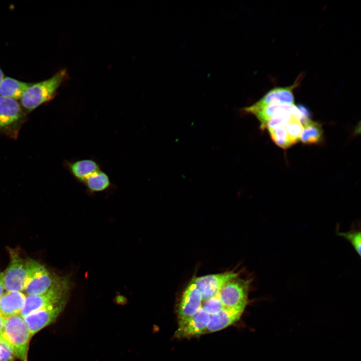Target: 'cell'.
Masks as SVG:
<instances>
[{"instance_id": "9", "label": "cell", "mask_w": 361, "mask_h": 361, "mask_svg": "<svg viewBox=\"0 0 361 361\" xmlns=\"http://www.w3.org/2000/svg\"><path fill=\"white\" fill-rule=\"evenodd\" d=\"M239 276L238 272L231 271L196 277L193 281L200 290L204 302L216 295L228 281Z\"/></svg>"}, {"instance_id": "13", "label": "cell", "mask_w": 361, "mask_h": 361, "mask_svg": "<svg viewBox=\"0 0 361 361\" xmlns=\"http://www.w3.org/2000/svg\"><path fill=\"white\" fill-rule=\"evenodd\" d=\"M246 306L224 307L219 313L211 315L206 332H214L231 325L240 319Z\"/></svg>"}, {"instance_id": "19", "label": "cell", "mask_w": 361, "mask_h": 361, "mask_svg": "<svg viewBox=\"0 0 361 361\" xmlns=\"http://www.w3.org/2000/svg\"><path fill=\"white\" fill-rule=\"evenodd\" d=\"M302 126L303 129L299 140L303 143L314 144L321 141L323 131L320 124L310 120Z\"/></svg>"}, {"instance_id": "1", "label": "cell", "mask_w": 361, "mask_h": 361, "mask_svg": "<svg viewBox=\"0 0 361 361\" xmlns=\"http://www.w3.org/2000/svg\"><path fill=\"white\" fill-rule=\"evenodd\" d=\"M67 77L66 70L63 69L47 80L31 84L20 99L24 109L30 112L42 104L52 100L55 96L57 90Z\"/></svg>"}, {"instance_id": "5", "label": "cell", "mask_w": 361, "mask_h": 361, "mask_svg": "<svg viewBox=\"0 0 361 361\" xmlns=\"http://www.w3.org/2000/svg\"><path fill=\"white\" fill-rule=\"evenodd\" d=\"M72 286V282L69 277L63 283L47 292L38 295H26L20 315L24 318L44 307L62 301H68Z\"/></svg>"}, {"instance_id": "3", "label": "cell", "mask_w": 361, "mask_h": 361, "mask_svg": "<svg viewBox=\"0 0 361 361\" xmlns=\"http://www.w3.org/2000/svg\"><path fill=\"white\" fill-rule=\"evenodd\" d=\"M29 274L24 290L26 295L45 293L58 286L69 276H59L44 265L32 258H28Z\"/></svg>"}, {"instance_id": "11", "label": "cell", "mask_w": 361, "mask_h": 361, "mask_svg": "<svg viewBox=\"0 0 361 361\" xmlns=\"http://www.w3.org/2000/svg\"><path fill=\"white\" fill-rule=\"evenodd\" d=\"M211 315L202 307L193 315L178 321L174 335L176 338H190L206 332Z\"/></svg>"}, {"instance_id": "4", "label": "cell", "mask_w": 361, "mask_h": 361, "mask_svg": "<svg viewBox=\"0 0 361 361\" xmlns=\"http://www.w3.org/2000/svg\"><path fill=\"white\" fill-rule=\"evenodd\" d=\"M26 120V113L16 100L0 96V135L17 139Z\"/></svg>"}, {"instance_id": "17", "label": "cell", "mask_w": 361, "mask_h": 361, "mask_svg": "<svg viewBox=\"0 0 361 361\" xmlns=\"http://www.w3.org/2000/svg\"><path fill=\"white\" fill-rule=\"evenodd\" d=\"M283 111L298 113L299 111L294 104L273 103L255 112L254 115L260 122L261 129L264 130L267 122L273 117Z\"/></svg>"}, {"instance_id": "23", "label": "cell", "mask_w": 361, "mask_h": 361, "mask_svg": "<svg viewBox=\"0 0 361 361\" xmlns=\"http://www.w3.org/2000/svg\"><path fill=\"white\" fill-rule=\"evenodd\" d=\"M15 357L10 346L0 337V361H14Z\"/></svg>"}, {"instance_id": "16", "label": "cell", "mask_w": 361, "mask_h": 361, "mask_svg": "<svg viewBox=\"0 0 361 361\" xmlns=\"http://www.w3.org/2000/svg\"><path fill=\"white\" fill-rule=\"evenodd\" d=\"M90 194L102 193L113 188V184L108 174L102 168L88 177L82 184Z\"/></svg>"}, {"instance_id": "8", "label": "cell", "mask_w": 361, "mask_h": 361, "mask_svg": "<svg viewBox=\"0 0 361 361\" xmlns=\"http://www.w3.org/2000/svg\"><path fill=\"white\" fill-rule=\"evenodd\" d=\"M68 301H62L37 310L24 318L32 336L54 322L64 310Z\"/></svg>"}, {"instance_id": "21", "label": "cell", "mask_w": 361, "mask_h": 361, "mask_svg": "<svg viewBox=\"0 0 361 361\" xmlns=\"http://www.w3.org/2000/svg\"><path fill=\"white\" fill-rule=\"evenodd\" d=\"M338 236L343 237L351 244L354 249L360 256L361 254V236L360 230L351 229L350 231L342 232L336 231Z\"/></svg>"}, {"instance_id": "10", "label": "cell", "mask_w": 361, "mask_h": 361, "mask_svg": "<svg viewBox=\"0 0 361 361\" xmlns=\"http://www.w3.org/2000/svg\"><path fill=\"white\" fill-rule=\"evenodd\" d=\"M299 76L293 85L284 87L274 88L268 92L254 104L246 107L244 111L254 114L255 112L273 103L294 104L293 90L299 84Z\"/></svg>"}, {"instance_id": "12", "label": "cell", "mask_w": 361, "mask_h": 361, "mask_svg": "<svg viewBox=\"0 0 361 361\" xmlns=\"http://www.w3.org/2000/svg\"><path fill=\"white\" fill-rule=\"evenodd\" d=\"M201 293L192 281L183 293L177 307L178 321L187 319L195 314L202 306Z\"/></svg>"}, {"instance_id": "15", "label": "cell", "mask_w": 361, "mask_h": 361, "mask_svg": "<svg viewBox=\"0 0 361 361\" xmlns=\"http://www.w3.org/2000/svg\"><path fill=\"white\" fill-rule=\"evenodd\" d=\"M26 295L23 292L6 291L0 297V315L7 318L20 314Z\"/></svg>"}, {"instance_id": "26", "label": "cell", "mask_w": 361, "mask_h": 361, "mask_svg": "<svg viewBox=\"0 0 361 361\" xmlns=\"http://www.w3.org/2000/svg\"><path fill=\"white\" fill-rule=\"evenodd\" d=\"M4 78V75L3 72L0 68V83H1L2 81L3 80V79Z\"/></svg>"}, {"instance_id": "25", "label": "cell", "mask_w": 361, "mask_h": 361, "mask_svg": "<svg viewBox=\"0 0 361 361\" xmlns=\"http://www.w3.org/2000/svg\"><path fill=\"white\" fill-rule=\"evenodd\" d=\"M5 322V318L0 315V335L2 332Z\"/></svg>"}, {"instance_id": "6", "label": "cell", "mask_w": 361, "mask_h": 361, "mask_svg": "<svg viewBox=\"0 0 361 361\" xmlns=\"http://www.w3.org/2000/svg\"><path fill=\"white\" fill-rule=\"evenodd\" d=\"M8 250L10 260L3 272L5 291L23 292L29 274L28 258L22 257L15 250L11 248Z\"/></svg>"}, {"instance_id": "14", "label": "cell", "mask_w": 361, "mask_h": 361, "mask_svg": "<svg viewBox=\"0 0 361 361\" xmlns=\"http://www.w3.org/2000/svg\"><path fill=\"white\" fill-rule=\"evenodd\" d=\"M65 165L76 182L82 185L92 173L102 168L97 160L91 158L67 160Z\"/></svg>"}, {"instance_id": "20", "label": "cell", "mask_w": 361, "mask_h": 361, "mask_svg": "<svg viewBox=\"0 0 361 361\" xmlns=\"http://www.w3.org/2000/svg\"><path fill=\"white\" fill-rule=\"evenodd\" d=\"M271 137L274 143L283 149H286L295 144L289 136L285 125L268 129Z\"/></svg>"}, {"instance_id": "22", "label": "cell", "mask_w": 361, "mask_h": 361, "mask_svg": "<svg viewBox=\"0 0 361 361\" xmlns=\"http://www.w3.org/2000/svg\"><path fill=\"white\" fill-rule=\"evenodd\" d=\"M202 307L211 316L219 313L225 307L219 298L218 293L204 301Z\"/></svg>"}, {"instance_id": "18", "label": "cell", "mask_w": 361, "mask_h": 361, "mask_svg": "<svg viewBox=\"0 0 361 361\" xmlns=\"http://www.w3.org/2000/svg\"><path fill=\"white\" fill-rule=\"evenodd\" d=\"M31 84L10 77H4L0 83V96L20 99Z\"/></svg>"}, {"instance_id": "2", "label": "cell", "mask_w": 361, "mask_h": 361, "mask_svg": "<svg viewBox=\"0 0 361 361\" xmlns=\"http://www.w3.org/2000/svg\"><path fill=\"white\" fill-rule=\"evenodd\" d=\"M32 337L24 317L20 314L5 318L0 337L8 344L16 357L21 361H28L29 346Z\"/></svg>"}, {"instance_id": "7", "label": "cell", "mask_w": 361, "mask_h": 361, "mask_svg": "<svg viewBox=\"0 0 361 361\" xmlns=\"http://www.w3.org/2000/svg\"><path fill=\"white\" fill-rule=\"evenodd\" d=\"M251 280L239 276L228 281L222 288L218 295L225 307L247 305Z\"/></svg>"}, {"instance_id": "24", "label": "cell", "mask_w": 361, "mask_h": 361, "mask_svg": "<svg viewBox=\"0 0 361 361\" xmlns=\"http://www.w3.org/2000/svg\"><path fill=\"white\" fill-rule=\"evenodd\" d=\"M5 289L4 286V275L3 272H0V297L5 292Z\"/></svg>"}]
</instances>
